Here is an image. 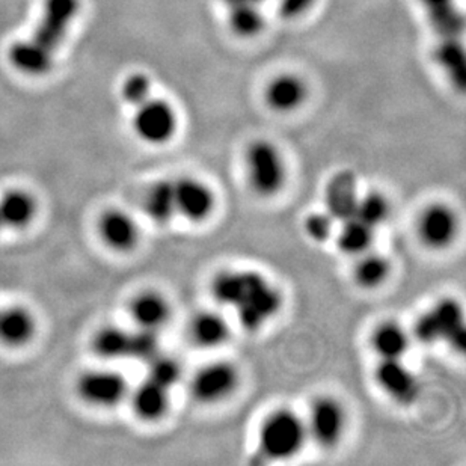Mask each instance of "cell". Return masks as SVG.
<instances>
[{
	"label": "cell",
	"instance_id": "22",
	"mask_svg": "<svg viewBox=\"0 0 466 466\" xmlns=\"http://www.w3.org/2000/svg\"><path fill=\"white\" fill-rule=\"evenodd\" d=\"M35 199L23 190H9L0 198V220L4 227L23 228L35 216Z\"/></svg>",
	"mask_w": 466,
	"mask_h": 466
},
{
	"label": "cell",
	"instance_id": "2",
	"mask_svg": "<svg viewBox=\"0 0 466 466\" xmlns=\"http://www.w3.org/2000/svg\"><path fill=\"white\" fill-rule=\"evenodd\" d=\"M79 11L80 0H45L34 35L9 49V61L15 70L34 77L47 75Z\"/></svg>",
	"mask_w": 466,
	"mask_h": 466
},
{
	"label": "cell",
	"instance_id": "7",
	"mask_svg": "<svg viewBox=\"0 0 466 466\" xmlns=\"http://www.w3.org/2000/svg\"><path fill=\"white\" fill-rule=\"evenodd\" d=\"M309 436L321 449H334L346 431V412L332 397H319L312 401L309 421H305Z\"/></svg>",
	"mask_w": 466,
	"mask_h": 466
},
{
	"label": "cell",
	"instance_id": "3",
	"mask_svg": "<svg viewBox=\"0 0 466 466\" xmlns=\"http://www.w3.org/2000/svg\"><path fill=\"white\" fill-rule=\"evenodd\" d=\"M309 438L305 421L295 410H273L261 422L258 431L259 456L272 462L295 458Z\"/></svg>",
	"mask_w": 466,
	"mask_h": 466
},
{
	"label": "cell",
	"instance_id": "27",
	"mask_svg": "<svg viewBox=\"0 0 466 466\" xmlns=\"http://www.w3.org/2000/svg\"><path fill=\"white\" fill-rule=\"evenodd\" d=\"M130 332L119 328H105L94 337V352L103 360H123L128 358Z\"/></svg>",
	"mask_w": 466,
	"mask_h": 466
},
{
	"label": "cell",
	"instance_id": "19",
	"mask_svg": "<svg viewBox=\"0 0 466 466\" xmlns=\"http://www.w3.org/2000/svg\"><path fill=\"white\" fill-rule=\"evenodd\" d=\"M370 343L380 360H403L410 348V335L400 323L383 321L376 326Z\"/></svg>",
	"mask_w": 466,
	"mask_h": 466
},
{
	"label": "cell",
	"instance_id": "12",
	"mask_svg": "<svg viewBox=\"0 0 466 466\" xmlns=\"http://www.w3.org/2000/svg\"><path fill=\"white\" fill-rule=\"evenodd\" d=\"M358 199V180L352 171L343 169L330 177L325 187V211L335 222L355 218Z\"/></svg>",
	"mask_w": 466,
	"mask_h": 466
},
{
	"label": "cell",
	"instance_id": "18",
	"mask_svg": "<svg viewBox=\"0 0 466 466\" xmlns=\"http://www.w3.org/2000/svg\"><path fill=\"white\" fill-rule=\"evenodd\" d=\"M189 334L199 348L216 349L228 341L231 329L219 312L201 311L190 321Z\"/></svg>",
	"mask_w": 466,
	"mask_h": 466
},
{
	"label": "cell",
	"instance_id": "31",
	"mask_svg": "<svg viewBox=\"0 0 466 466\" xmlns=\"http://www.w3.org/2000/svg\"><path fill=\"white\" fill-rule=\"evenodd\" d=\"M150 364V373L148 379L153 382L162 385V387L171 390L176 383L180 382L181 367L176 360L169 357H162L158 353L157 357L153 358Z\"/></svg>",
	"mask_w": 466,
	"mask_h": 466
},
{
	"label": "cell",
	"instance_id": "26",
	"mask_svg": "<svg viewBox=\"0 0 466 466\" xmlns=\"http://www.w3.org/2000/svg\"><path fill=\"white\" fill-rule=\"evenodd\" d=\"M146 211L156 224L165 225L171 222L177 215L176 192L174 181H157L151 186L146 197Z\"/></svg>",
	"mask_w": 466,
	"mask_h": 466
},
{
	"label": "cell",
	"instance_id": "23",
	"mask_svg": "<svg viewBox=\"0 0 466 466\" xmlns=\"http://www.w3.org/2000/svg\"><path fill=\"white\" fill-rule=\"evenodd\" d=\"M390 275L391 263L388 258L369 251L360 256L352 273L353 281L362 290H376L387 282Z\"/></svg>",
	"mask_w": 466,
	"mask_h": 466
},
{
	"label": "cell",
	"instance_id": "30",
	"mask_svg": "<svg viewBox=\"0 0 466 466\" xmlns=\"http://www.w3.org/2000/svg\"><path fill=\"white\" fill-rule=\"evenodd\" d=\"M160 353L158 335L155 330L137 329L130 332V344H128V358L151 361Z\"/></svg>",
	"mask_w": 466,
	"mask_h": 466
},
{
	"label": "cell",
	"instance_id": "24",
	"mask_svg": "<svg viewBox=\"0 0 466 466\" xmlns=\"http://www.w3.org/2000/svg\"><path fill=\"white\" fill-rule=\"evenodd\" d=\"M435 59L454 88L463 91L466 86V57L462 40L438 41Z\"/></svg>",
	"mask_w": 466,
	"mask_h": 466
},
{
	"label": "cell",
	"instance_id": "8",
	"mask_svg": "<svg viewBox=\"0 0 466 466\" xmlns=\"http://www.w3.org/2000/svg\"><path fill=\"white\" fill-rule=\"evenodd\" d=\"M238 385V371L229 362L218 361L199 369L190 383L195 400L213 405L231 396Z\"/></svg>",
	"mask_w": 466,
	"mask_h": 466
},
{
	"label": "cell",
	"instance_id": "21",
	"mask_svg": "<svg viewBox=\"0 0 466 466\" xmlns=\"http://www.w3.org/2000/svg\"><path fill=\"white\" fill-rule=\"evenodd\" d=\"M133 410L146 421H157L169 410V390L147 379L133 394Z\"/></svg>",
	"mask_w": 466,
	"mask_h": 466
},
{
	"label": "cell",
	"instance_id": "5",
	"mask_svg": "<svg viewBox=\"0 0 466 466\" xmlns=\"http://www.w3.org/2000/svg\"><path fill=\"white\" fill-rule=\"evenodd\" d=\"M245 167L252 192L261 198H272L286 186V162L272 142H252L245 153Z\"/></svg>",
	"mask_w": 466,
	"mask_h": 466
},
{
	"label": "cell",
	"instance_id": "10",
	"mask_svg": "<svg viewBox=\"0 0 466 466\" xmlns=\"http://www.w3.org/2000/svg\"><path fill=\"white\" fill-rule=\"evenodd\" d=\"M459 218L453 208L444 203L427 206L418 219V236L427 248L441 251L456 240Z\"/></svg>",
	"mask_w": 466,
	"mask_h": 466
},
{
	"label": "cell",
	"instance_id": "6",
	"mask_svg": "<svg viewBox=\"0 0 466 466\" xmlns=\"http://www.w3.org/2000/svg\"><path fill=\"white\" fill-rule=\"evenodd\" d=\"M177 123L176 110L169 103L150 97L137 106L133 130L146 144L163 146L176 135Z\"/></svg>",
	"mask_w": 466,
	"mask_h": 466
},
{
	"label": "cell",
	"instance_id": "29",
	"mask_svg": "<svg viewBox=\"0 0 466 466\" xmlns=\"http://www.w3.org/2000/svg\"><path fill=\"white\" fill-rule=\"evenodd\" d=\"M390 213H391V206L385 195L380 192L360 195L355 218L364 222L365 225L378 229L387 222Z\"/></svg>",
	"mask_w": 466,
	"mask_h": 466
},
{
	"label": "cell",
	"instance_id": "9",
	"mask_svg": "<svg viewBox=\"0 0 466 466\" xmlns=\"http://www.w3.org/2000/svg\"><path fill=\"white\" fill-rule=\"evenodd\" d=\"M374 380L397 405L410 406L420 397V382L403 360H380L374 370Z\"/></svg>",
	"mask_w": 466,
	"mask_h": 466
},
{
	"label": "cell",
	"instance_id": "33",
	"mask_svg": "<svg viewBox=\"0 0 466 466\" xmlns=\"http://www.w3.org/2000/svg\"><path fill=\"white\" fill-rule=\"evenodd\" d=\"M123 98L133 107L141 105L150 98L151 80L144 73H133L124 80L123 88H121Z\"/></svg>",
	"mask_w": 466,
	"mask_h": 466
},
{
	"label": "cell",
	"instance_id": "13",
	"mask_svg": "<svg viewBox=\"0 0 466 466\" xmlns=\"http://www.w3.org/2000/svg\"><path fill=\"white\" fill-rule=\"evenodd\" d=\"M79 394L91 405L110 408L123 401L127 394V382L115 371H91L80 379Z\"/></svg>",
	"mask_w": 466,
	"mask_h": 466
},
{
	"label": "cell",
	"instance_id": "34",
	"mask_svg": "<svg viewBox=\"0 0 466 466\" xmlns=\"http://www.w3.org/2000/svg\"><path fill=\"white\" fill-rule=\"evenodd\" d=\"M316 0H278V9L282 17L296 18L311 9Z\"/></svg>",
	"mask_w": 466,
	"mask_h": 466
},
{
	"label": "cell",
	"instance_id": "20",
	"mask_svg": "<svg viewBox=\"0 0 466 466\" xmlns=\"http://www.w3.org/2000/svg\"><path fill=\"white\" fill-rule=\"evenodd\" d=\"M35 319L22 307L0 311V343L18 348L31 341L35 334Z\"/></svg>",
	"mask_w": 466,
	"mask_h": 466
},
{
	"label": "cell",
	"instance_id": "11",
	"mask_svg": "<svg viewBox=\"0 0 466 466\" xmlns=\"http://www.w3.org/2000/svg\"><path fill=\"white\" fill-rule=\"evenodd\" d=\"M177 215L192 224H203L213 215L216 198L213 190L203 181L185 177L174 181Z\"/></svg>",
	"mask_w": 466,
	"mask_h": 466
},
{
	"label": "cell",
	"instance_id": "32",
	"mask_svg": "<svg viewBox=\"0 0 466 466\" xmlns=\"http://www.w3.org/2000/svg\"><path fill=\"white\" fill-rule=\"evenodd\" d=\"M335 220L326 211H316L304 220V231L307 238L314 243H326L334 234Z\"/></svg>",
	"mask_w": 466,
	"mask_h": 466
},
{
	"label": "cell",
	"instance_id": "25",
	"mask_svg": "<svg viewBox=\"0 0 466 466\" xmlns=\"http://www.w3.org/2000/svg\"><path fill=\"white\" fill-rule=\"evenodd\" d=\"M374 233L376 229L357 218L344 220L337 234V247L346 256H362L373 245Z\"/></svg>",
	"mask_w": 466,
	"mask_h": 466
},
{
	"label": "cell",
	"instance_id": "17",
	"mask_svg": "<svg viewBox=\"0 0 466 466\" xmlns=\"http://www.w3.org/2000/svg\"><path fill=\"white\" fill-rule=\"evenodd\" d=\"M266 102L275 112L287 114L298 109L307 98V85L304 80L293 75L277 76L266 88Z\"/></svg>",
	"mask_w": 466,
	"mask_h": 466
},
{
	"label": "cell",
	"instance_id": "15",
	"mask_svg": "<svg viewBox=\"0 0 466 466\" xmlns=\"http://www.w3.org/2000/svg\"><path fill=\"white\" fill-rule=\"evenodd\" d=\"M100 236L115 251H132L139 240V228L132 216L121 210L106 211L98 222Z\"/></svg>",
	"mask_w": 466,
	"mask_h": 466
},
{
	"label": "cell",
	"instance_id": "16",
	"mask_svg": "<svg viewBox=\"0 0 466 466\" xmlns=\"http://www.w3.org/2000/svg\"><path fill=\"white\" fill-rule=\"evenodd\" d=\"M171 312L167 298L156 291H144L130 304V316L139 329L158 332L171 319Z\"/></svg>",
	"mask_w": 466,
	"mask_h": 466
},
{
	"label": "cell",
	"instance_id": "28",
	"mask_svg": "<svg viewBox=\"0 0 466 466\" xmlns=\"http://www.w3.org/2000/svg\"><path fill=\"white\" fill-rule=\"evenodd\" d=\"M229 27L234 34L240 36H254L261 32L264 26L263 14L257 8V4L231 5L228 14Z\"/></svg>",
	"mask_w": 466,
	"mask_h": 466
},
{
	"label": "cell",
	"instance_id": "14",
	"mask_svg": "<svg viewBox=\"0 0 466 466\" xmlns=\"http://www.w3.org/2000/svg\"><path fill=\"white\" fill-rule=\"evenodd\" d=\"M438 41L461 40L465 18L456 0H420Z\"/></svg>",
	"mask_w": 466,
	"mask_h": 466
},
{
	"label": "cell",
	"instance_id": "4",
	"mask_svg": "<svg viewBox=\"0 0 466 466\" xmlns=\"http://www.w3.org/2000/svg\"><path fill=\"white\" fill-rule=\"evenodd\" d=\"M412 335L424 346L445 341L450 348L463 352L466 329L462 305L451 298L441 299L429 311L418 317Z\"/></svg>",
	"mask_w": 466,
	"mask_h": 466
},
{
	"label": "cell",
	"instance_id": "1",
	"mask_svg": "<svg viewBox=\"0 0 466 466\" xmlns=\"http://www.w3.org/2000/svg\"><path fill=\"white\" fill-rule=\"evenodd\" d=\"M211 296L218 304L236 312L238 325L258 332L281 311V291L254 270H225L213 278Z\"/></svg>",
	"mask_w": 466,
	"mask_h": 466
},
{
	"label": "cell",
	"instance_id": "35",
	"mask_svg": "<svg viewBox=\"0 0 466 466\" xmlns=\"http://www.w3.org/2000/svg\"><path fill=\"white\" fill-rule=\"evenodd\" d=\"M0 228H4V225H2V220H0Z\"/></svg>",
	"mask_w": 466,
	"mask_h": 466
}]
</instances>
